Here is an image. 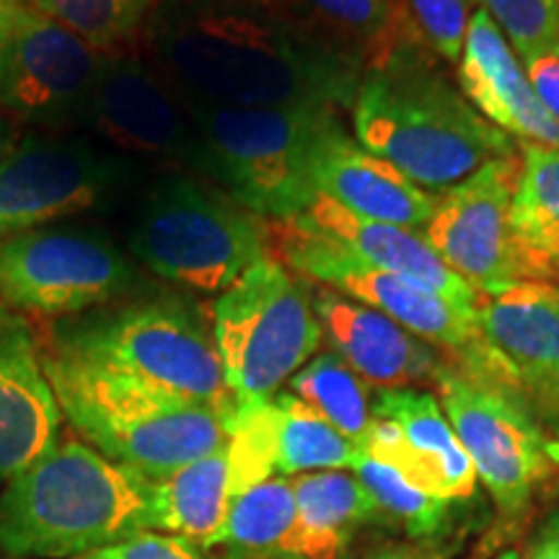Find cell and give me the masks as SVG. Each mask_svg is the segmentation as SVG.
<instances>
[{"mask_svg": "<svg viewBox=\"0 0 559 559\" xmlns=\"http://www.w3.org/2000/svg\"><path fill=\"white\" fill-rule=\"evenodd\" d=\"M145 32L160 73L213 104L353 109L366 73L288 0H156Z\"/></svg>", "mask_w": 559, "mask_h": 559, "instance_id": "1", "label": "cell"}, {"mask_svg": "<svg viewBox=\"0 0 559 559\" xmlns=\"http://www.w3.org/2000/svg\"><path fill=\"white\" fill-rule=\"evenodd\" d=\"M353 122L362 148L430 190H451L489 160L513 156L506 132L459 94L423 37L362 73Z\"/></svg>", "mask_w": 559, "mask_h": 559, "instance_id": "2", "label": "cell"}, {"mask_svg": "<svg viewBox=\"0 0 559 559\" xmlns=\"http://www.w3.org/2000/svg\"><path fill=\"white\" fill-rule=\"evenodd\" d=\"M151 481L58 438L0 495V551L9 559H75L151 531Z\"/></svg>", "mask_w": 559, "mask_h": 559, "instance_id": "3", "label": "cell"}, {"mask_svg": "<svg viewBox=\"0 0 559 559\" xmlns=\"http://www.w3.org/2000/svg\"><path fill=\"white\" fill-rule=\"evenodd\" d=\"M179 96L198 132L202 179L272 223L296 221L319 198L317 164L330 138L342 130L337 111L230 107L181 91Z\"/></svg>", "mask_w": 559, "mask_h": 559, "instance_id": "4", "label": "cell"}, {"mask_svg": "<svg viewBox=\"0 0 559 559\" xmlns=\"http://www.w3.org/2000/svg\"><path fill=\"white\" fill-rule=\"evenodd\" d=\"M41 358L73 430L91 449L143 477L164 479L228 443L230 419L218 409L177 400L55 349Z\"/></svg>", "mask_w": 559, "mask_h": 559, "instance_id": "5", "label": "cell"}, {"mask_svg": "<svg viewBox=\"0 0 559 559\" xmlns=\"http://www.w3.org/2000/svg\"><path fill=\"white\" fill-rule=\"evenodd\" d=\"M50 349L177 400L205 404L228 419L239 407L223 376L213 330L181 298L135 300L60 319Z\"/></svg>", "mask_w": 559, "mask_h": 559, "instance_id": "6", "label": "cell"}, {"mask_svg": "<svg viewBox=\"0 0 559 559\" xmlns=\"http://www.w3.org/2000/svg\"><path fill=\"white\" fill-rule=\"evenodd\" d=\"M132 257L194 293H223L272 257L270 223L192 171H166L145 192L130 230Z\"/></svg>", "mask_w": 559, "mask_h": 559, "instance_id": "7", "label": "cell"}, {"mask_svg": "<svg viewBox=\"0 0 559 559\" xmlns=\"http://www.w3.org/2000/svg\"><path fill=\"white\" fill-rule=\"evenodd\" d=\"M213 340L236 402L272 400L324 340L309 280L257 262L213 304Z\"/></svg>", "mask_w": 559, "mask_h": 559, "instance_id": "8", "label": "cell"}, {"mask_svg": "<svg viewBox=\"0 0 559 559\" xmlns=\"http://www.w3.org/2000/svg\"><path fill=\"white\" fill-rule=\"evenodd\" d=\"M135 264L99 228L39 226L0 241V304L70 319L135 285Z\"/></svg>", "mask_w": 559, "mask_h": 559, "instance_id": "9", "label": "cell"}, {"mask_svg": "<svg viewBox=\"0 0 559 559\" xmlns=\"http://www.w3.org/2000/svg\"><path fill=\"white\" fill-rule=\"evenodd\" d=\"M521 160L502 156L436 200L425 239L477 296L521 283H551V272L523 247L513 228ZM555 285V283H551Z\"/></svg>", "mask_w": 559, "mask_h": 559, "instance_id": "10", "label": "cell"}, {"mask_svg": "<svg viewBox=\"0 0 559 559\" xmlns=\"http://www.w3.org/2000/svg\"><path fill=\"white\" fill-rule=\"evenodd\" d=\"M270 239L272 249L296 275L317 280L324 288L386 313L419 340L449 349H474L481 345L477 306L469 309L451 304L449 298L391 275L340 247L337 241L309 234L293 223H270Z\"/></svg>", "mask_w": 559, "mask_h": 559, "instance_id": "11", "label": "cell"}, {"mask_svg": "<svg viewBox=\"0 0 559 559\" xmlns=\"http://www.w3.org/2000/svg\"><path fill=\"white\" fill-rule=\"evenodd\" d=\"M130 177L132 166L88 140L29 132L0 158V241L86 213Z\"/></svg>", "mask_w": 559, "mask_h": 559, "instance_id": "12", "label": "cell"}, {"mask_svg": "<svg viewBox=\"0 0 559 559\" xmlns=\"http://www.w3.org/2000/svg\"><path fill=\"white\" fill-rule=\"evenodd\" d=\"M104 55L58 21L34 11L0 45V111L41 132L86 122Z\"/></svg>", "mask_w": 559, "mask_h": 559, "instance_id": "13", "label": "cell"}, {"mask_svg": "<svg viewBox=\"0 0 559 559\" xmlns=\"http://www.w3.org/2000/svg\"><path fill=\"white\" fill-rule=\"evenodd\" d=\"M440 407L474 472L506 510L526 506L547 474V445L534 417L506 391L459 373L438 376Z\"/></svg>", "mask_w": 559, "mask_h": 559, "instance_id": "14", "label": "cell"}, {"mask_svg": "<svg viewBox=\"0 0 559 559\" xmlns=\"http://www.w3.org/2000/svg\"><path fill=\"white\" fill-rule=\"evenodd\" d=\"M83 124L115 148L169 160L200 177L198 132L179 91L145 60L117 50L104 55Z\"/></svg>", "mask_w": 559, "mask_h": 559, "instance_id": "15", "label": "cell"}, {"mask_svg": "<svg viewBox=\"0 0 559 559\" xmlns=\"http://www.w3.org/2000/svg\"><path fill=\"white\" fill-rule=\"evenodd\" d=\"M360 453L400 469L438 500H469L477 472L436 396L417 389H383Z\"/></svg>", "mask_w": 559, "mask_h": 559, "instance_id": "16", "label": "cell"}, {"mask_svg": "<svg viewBox=\"0 0 559 559\" xmlns=\"http://www.w3.org/2000/svg\"><path fill=\"white\" fill-rule=\"evenodd\" d=\"M60 404L29 321L0 304V481H11L52 449Z\"/></svg>", "mask_w": 559, "mask_h": 559, "instance_id": "17", "label": "cell"}, {"mask_svg": "<svg viewBox=\"0 0 559 559\" xmlns=\"http://www.w3.org/2000/svg\"><path fill=\"white\" fill-rule=\"evenodd\" d=\"M459 81L472 107L495 128L513 132L523 143L559 151V122L539 102L526 68L485 9L472 11Z\"/></svg>", "mask_w": 559, "mask_h": 559, "instance_id": "18", "label": "cell"}, {"mask_svg": "<svg viewBox=\"0 0 559 559\" xmlns=\"http://www.w3.org/2000/svg\"><path fill=\"white\" fill-rule=\"evenodd\" d=\"M313 311L332 353L368 386L409 389L430 379L438 381L443 373L428 342L360 300L319 288L313 290Z\"/></svg>", "mask_w": 559, "mask_h": 559, "instance_id": "19", "label": "cell"}, {"mask_svg": "<svg viewBox=\"0 0 559 559\" xmlns=\"http://www.w3.org/2000/svg\"><path fill=\"white\" fill-rule=\"evenodd\" d=\"M290 223L309 230V234L337 241L340 247L358 254L360 260L376 264V267L386 270L391 275L409 280L412 285H419V288L438 293V296L449 298L451 304L469 306V309L477 306V293L440 260L438 251L417 230L360 218V215L349 213L347 207L324 198V194H319Z\"/></svg>", "mask_w": 559, "mask_h": 559, "instance_id": "20", "label": "cell"}, {"mask_svg": "<svg viewBox=\"0 0 559 559\" xmlns=\"http://www.w3.org/2000/svg\"><path fill=\"white\" fill-rule=\"evenodd\" d=\"M477 332L519 379L559 396V285L521 283L479 296Z\"/></svg>", "mask_w": 559, "mask_h": 559, "instance_id": "21", "label": "cell"}, {"mask_svg": "<svg viewBox=\"0 0 559 559\" xmlns=\"http://www.w3.org/2000/svg\"><path fill=\"white\" fill-rule=\"evenodd\" d=\"M317 190L360 218L402 228L428 226L436 198L373 153L337 130L321 151Z\"/></svg>", "mask_w": 559, "mask_h": 559, "instance_id": "22", "label": "cell"}, {"mask_svg": "<svg viewBox=\"0 0 559 559\" xmlns=\"http://www.w3.org/2000/svg\"><path fill=\"white\" fill-rule=\"evenodd\" d=\"M236 500L228 443L192 464L151 481V531L213 549Z\"/></svg>", "mask_w": 559, "mask_h": 559, "instance_id": "23", "label": "cell"}, {"mask_svg": "<svg viewBox=\"0 0 559 559\" xmlns=\"http://www.w3.org/2000/svg\"><path fill=\"white\" fill-rule=\"evenodd\" d=\"M296 495L293 559H340L355 531L379 519V508L355 474L345 469L290 477Z\"/></svg>", "mask_w": 559, "mask_h": 559, "instance_id": "24", "label": "cell"}, {"mask_svg": "<svg viewBox=\"0 0 559 559\" xmlns=\"http://www.w3.org/2000/svg\"><path fill=\"white\" fill-rule=\"evenodd\" d=\"M321 26L362 66L376 68L400 50L404 41L423 37L404 0H288Z\"/></svg>", "mask_w": 559, "mask_h": 559, "instance_id": "25", "label": "cell"}, {"mask_svg": "<svg viewBox=\"0 0 559 559\" xmlns=\"http://www.w3.org/2000/svg\"><path fill=\"white\" fill-rule=\"evenodd\" d=\"M296 495L290 477H270L249 487L230 506L218 547L228 559H293Z\"/></svg>", "mask_w": 559, "mask_h": 559, "instance_id": "26", "label": "cell"}, {"mask_svg": "<svg viewBox=\"0 0 559 559\" xmlns=\"http://www.w3.org/2000/svg\"><path fill=\"white\" fill-rule=\"evenodd\" d=\"M272 417H275V472L283 477L353 469L360 456V449L353 440H347L290 391L272 396Z\"/></svg>", "mask_w": 559, "mask_h": 559, "instance_id": "27", "label": "cell"}, {"mask_svg": "<svg viewBox=\"0 0 559 559\" xmlns=\"http://www.w3.org/2000/svg\"><path fill=\"white\" fill-rule=\"evenodd\" d=\"M290 394L317 409L355 445L366 440L373 425L368 383L334 353L317 355L306 362L290 379Z\"/></svg>", "mask_w": 559, "mask_h": 559, "instance_id": "28", "label": "cell"}, {"mask_svg": "<svg viewBox=\"0 0 559 559\" xmlns=\"http://www.w3.org/2000/svg\"><path fill=\"white\" fill-rule=\"evenodd\" d=\"M513 228L523 247L551 272L549 260L559 249V151L523 143Z\"/></svg>", "mask_w": 559, "mask_h": 559, "instance_id": "29", "label": "cell"}, {"mask_svg": "<svg viewBox=\"0 0 559 559\" xmlns=\"http://www.w3.org/2000/svg\"><path fill=\"white\" fill-rule=\"evenodd\" d=\"M156 0H37V9L96 50L111 52L145 29Z\"/></svg>", "mask_w": 559, "mask_h": 559, "instance_id": "30", "label": "cell"}, {"mask_svg": "<svg viewBox=\"0 0 559 559\" xmlns=\"http://www.w3.org/2000/svg\"><path fill=\"white\" fill-rule=\"evenodd\" d=\"M353 472L360 485L368 489L379 513L400 523L409 536H432L443 526L449 502L423 492L400 469L360 453Z\"/></svg>", "mask_w": 559, "mask_h": 559, "instance_id": "31", "label": "cell"}, {"mask_svg": "<svg viewBox=\"0 0 559 559\" xmlns=\"http://www.w3.org/2000/svg\"><path fill=\"white\" fill-rule=\"evenodd\" d=\"M519 60L559 41V0H479Z\"/></svg>", "mask_w": 559, "mask_h": 559, "instance_id": "32", "label": "cell"}, {"mask_svg": "<svg viewBox=\"0 0 559 559\" xmlns=\"http://www.w3.org/2000/svg\"><path fill=\"white\" fill-rule=\"evenodd\" d=\"M430 50L456 66L464 50L472 0H404Z\"/></svg>", "mask_w": 559, "mask_h": 559, "instance_id": "33", "label": "cell"}, {"mask_svg": "<svg viewBox=\"0 0 559 559\" xmlns=\"http://www.w3.org/2000/svg\"><path fill=\"white\" fill-rule=\"evenodd\" d=\"M75 559H202L200 547L181 536L160 534V531H143L132 539L109 544V547L88 551Z\"/></svg>", "mask_w": 559, "mask_h": 559, "instance_id": "34", "label": "cell"}, {"mask_svg": "<svg viewBox=\"0 0 559 559\" xmlns=\"http://www.w3.org/2000/svg\"><path fill=\"white\" fill-rule=\"evenodd\" d=\"M521 62L526 68V75L536 91V96H539V102L559 122V41L557 45L544 47V50H536Z\"/></svg>", "mask_w": 559, "mask_h": 559, "instance_id": "35", "label": "cell"}, {"mask_svg": "<svg viewBox=\"0 0 559 559\" xmlns=\"http://www.w3.org/2000/svg\"><path fill=\"white\" fill-rule=\"evenodd\" d=\"M37 9V0H0V45L9 41Z\"/></svg>", "mask_w": 559, "mask_h": 559, "instance_id": "36", "label": "cell"}, {"mask_svg": "<svg viewBox=\"0 0 559 559\" xmlns=\"http://www.w3.org/2000/svg\"><path fill=\"white\" fill-rule=\"evenodd\" d=\"M531 559H559V513L542 531L539 542L531 549Z\"/></svg>", "mask_w": 559, "mask_h": 559, "instance_id": "37", "label": "cell"}, {"mask_svg": "<svg viewBox=\"0 0 559 559\" xmlns=\"http://www.w3.org/2000/svg\"><path fill=\"white\" fill-rule=\"evenodd\" d=\"M362 559H445V555H440L436 549H423V547H386L373 551V555L362 557Z\"/></svg>", "mask_w": 559, "mask_h": 559, "instance_id": "38", "label": "cell"}, {"mask_svg": "<svg viewBox=\"0 0 559 559\" xmlns=\"http://www.w3.org/2000/svg\"><path fill=\"white\" fill-rule=\"evenodd\" d=\"M13 143H16V140H13L11 120H9V117L3 115V111H0V158H3V153L9 151Z\"/></svg>", "mask_w": 559, "mask_h": 559, "instance_id": "39", "label": "cell"}, {"mask_svg": "<svg viewBox=\"0 0 559 559\" xmlns=\"http://www.w3.org/2000/svg\"><path fill=\"white\" fill-rule=\"evenodd\" d=\"M549 264H551V277H555V283H559V249L551 254Z\"/></svg>", "mask_w": 559, "mask_h": 559, "instance_id": "40", "label": "cell"}, {"mask_svg": "<svg viewBox=\"0 0 559 559\" xmlns=\"http://www.w3.org/2000/svg\"><path fill=\"white\" fill-rule=\"evenodd\" d=\"M498 559H521L519 555H515V551H506V555L502 557H498Z\"/></svg>", "mask_w": 559, "mask_h": 559, "instance_id": "41", "label": "cell"}]
</instances>
